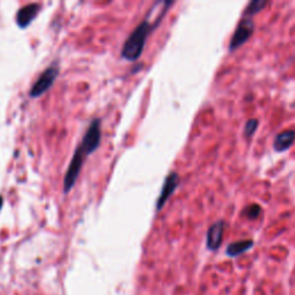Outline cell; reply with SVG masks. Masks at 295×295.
Listing matches in <instances>:
<instances>
[{
  "label": "cell",
  "instance_id": "obj_12",
  "mask_svg": "<svg viewBox=\"0 0 295 295\" xmlns=\"http://www.w3.org/2000/svg\"><path fill=\"white\" fill-rule=\"evenodd\" d=\"M261 214H262V208H261V205L256 204V203L245 208L244 211H242V215H244L246 218L249 219V220L257 219L258 217L261 216Z\"/></svg>",
  "mask_w": 295,
  "mask_h": 295
},
{
  "label": "cell",
  "instance_id": "obj_7",
  "mask_svg": "<svg viewBox=\"0 0 295 295\" xmlns=\"http://www.w3.org/2000/svg\"><path fill=\"white\" fill-rule=\"evenodd\" d=\"M226 223L224 220H218L214 223L208 229L206 233V248L211 251H216L220 248L224 240V233Z\"/></svg>",
  "mask_w": 295,
  "mask_h": 295
},
{
  "label": "cell",
  "instance_id": "obj_8",
  "mask_svg": "<svg viewBox=\"0 0 295 295\" xmlns=\"http://www.w3.org/2000/svg\"><path fill=\"white\" fill-rule=\"evenodd\" d=\"M41 11L40 4L33 3L28 4V5L23 6L19 12L16 13V23L20 28H27L28 25L33 22L35 17L37 16L38 13Z\"/></svg>",
  "mask_w": 295,
  "mask_h": 295
},
{
  "label": "cell",
  "instance_id": "obj_14",
  "mask_svg": "<svg viewBox=\"0 0 295 295\" xmlns=\"http://www.w3.org/2000/svg\"><path fill=\"white\" fill-rule=\"evenodd\" d=\"M3 205H4V197L3 195H0V211L3 209Z\"/></svg>",
  "mask_w": 295,
  "mask_h": 295
},
{
  "label": "cell",
  "instance_id": "obj_10",
  "mask_svg": "<svg viewBox=\"0 0 295 295\" xmlns=\"http://www.w3.org/2000/svg\"><path fill=\"white\" fill-rule=\"evenodd\" d=\"M254 247V240H240L237 242H232L229 244L226 248V255L229 257H237V256H240L241 254L246 253L249 249H251Z\"/></svg>",
  "mask_w": 295,
  "mask_h": 295
},
{
  "label": "cell",
  "instance_id": "obj_4",
  "mask_svg": "<svg viewBox=\"0 0 295 295\" xmlns=\"http://www.w3.org/2000/svg\"><path fill=\"white\" fill-rule=\"evenodd\" d=\"M85 156L83 153L76 148L75 153L73 155V158L69 163V166L66 171V174L64 178V193L68 194L75 186L77 179H79V175L82 171V167H83V163L85 160Z\"/></svg>",
  "mask_w": 295,
  "mask_h": 295
},
{
  "label": "cell",
  "instance_id": "obj_13",
  "mask_svg": "<svg viewBox=\"0 0 295 295\" xmlns=\"http://www.w3.org/2000/svg\"><path fill=\"white\" fill-rule=\"evenodd\" d=\"M258 128V120L255 118H251L249 120H247V123L244 127V135L247 138H250L254 135Z\"/></svg>",
  "mask_w": 295,
  "mask_h": 295
},
{
  "label": "cell",
  "instance_id": "obj_2",
  "mask_svg": "<svg viewBox=\"0 0 295 295\" xmlns=\"http://www.w3.org/2000/svg\"><path fill=\"white\" fill-rule=\"evenodd\" d=\"M102 141V128H101V119H94L91 121L88 129L84 134L83 138L80 145L77 146L83 153L85 157L89 155L94 154L99 145H101Z\"/></svg>",
  "mask_w": 295,
  "mask_h": 295
},
{
  "label": "cell",
  "instance_id": "obj_3",
  "mask_svg": "<svg viewBox=\"0 0 295 295\" xmlns=\"http://www.w3.org/2000/svg\"><path fill=\"white\" fill-rule=\"evenodd\" d=\"M59 75V67L57 65H52L47 67L45 71H43L40 77L35 81L32 89L29 91V96L32 98L41 97L47 93L54 84V81Z\"/></svg>",
  "mask_w": 295,
  "mask_h": 295
},
{
  "label": "cell",
  "instance_id": "obj_9",
  "mask_svg": "<svg viewBox=\"0 0 295 295\" xmlns=\"http://www.w3.org/2000/svg\"><path fill=\"white\" fill-rule=\"evenodd\" d=\"M295 142V131L294 129H286L279 133L273 140L272 148L276 153H285L290 149V146Z\"/></svg>",
  "mask_w": 295,
  "mask_h": 295
},
{
  "label": "cell",
  "instance_id": "obj_1",
  "mask_svg": "<svg viewBox=\"0 0 295 295\" xmlns=\"http://www.w3.org/2000/svg\"><path fill=\"white\" fill-rule=\"evenodd\" d=\"M156 28L149 21L144 19L137 27L133 30L127 40L124 43L121 49V57L129 63H134L141 58L144 50L145 43L149 35L154 32Z\"/></svg>",
  "mask_w": 295,
  "mask_h": 295
},
{
  "label": "cell",
  "instance_id": "obj_11",
  "mask_svg": "<svg viewBox=\"0 0 295 295\" xmlns=\"http://www.w3.org/2000/svg\"><path fill=\"white\" fill-rule=\"evenodd\" d=\"M268 5H269L268 0H253V2H250L245 8L244 16L251 19V16L258 14V13L262 12Z\"/></svg>",
  "mask_w": 295,
  "mask_h": 295
},
{
  "label": "cell",
  "instance_id": "obj_5",
  "mask_svg": "<svg viewBox=\"0 0 295 295\" xmlns=\"http://www.w3.org/2000/svg\"><path fill=\"white\" fill-rule=\"evenodd\" d=\"M255 30V24L253 19H248V17H245L242 19L240 22H239L238 27L234 32L233 36L229 41L228 45V51L233 52L237 51L238 49L249 41V38L253 36Z\"/></svg>",
  "mask_w": 295,
  "mask_h": 295
},
{
  "label": "cell",
  "instance_id": "obj_6",
  "mask_svg": "<svg viewBox=\"0 0 295 295\" xmlns=\"http://www.w3.org/2000/svg\"><path fill=\"white\" fill-rule=\"evenodd\" d=\"M180 175L179 173L175 171H171L165 178L163 182V187L160 189L159 196L156 202V211L159 212L166 204V202L170 199V197L174 194L175 190L179 188L180 186Z\"/></svg>",
  "mask_w": 295,
  "mask_h": 295
}]
</instances>
